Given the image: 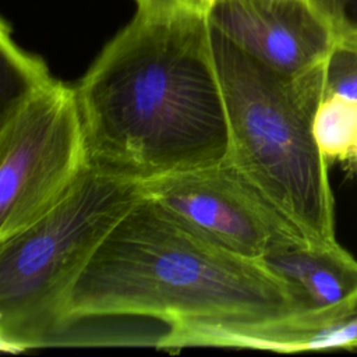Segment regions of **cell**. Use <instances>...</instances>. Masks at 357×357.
I'll list each match as a JSON object with an SVG mask.
<instances>
[{"instance_id": "10", "label": "cell", "mask_w": 357, "mask_h": 357, "mask_svg": "<svg viewBox=\"0 0 357 357\" xmlns=\"http://www.w3.org/2000/svg\"><path fill=\"white\" fill-rule=\"evenodd\" d=\"M312 135L328 163H344L357 144V100L322 98L312 116Z\"/></svg>"}, {"instance_id": "12", "label": "cell", "mask_w": 357, "mask_h": 357, "mask_svg": "<svg viewBox=\"0 0 357 357\" xmlns=\"http://www.w3.org/2000/svg\"><path fill=\"white\" fill-rule=\"evenodd\" d=\"M138 11L145 15H173L181 13L206 14L209 0H135Z\"/></svg>"}, {"instance_id": "4", "label": "cell", "mask_w": 357, "mask_h": 357, "mask_svg": "<svg viewBox=\"0 0 357 357\" xmlns=\"http://www.w3.org/2000/svg\"><path fill=\"white\" fill-rule=\"evenodd\" d=\"M142 183L89 166L36 220L0 240V346L45 347L75 278L117 222L144 198Z\"/></svg>"}, {"instance_id": "7", "label": "cell", "mask_w": 357, "mask_h": 357, "mask_svg": "<svg viewBox=\"0 0 357 357\" xmlns=\"http://www.w3.org/2000/svg\"><path fill=\"white\" fill-rule=\"evenodd\" d=\"M206 18L245 54L291 79L317 70L340 40L324 0H209Z\"/></svg>"}, {"instance_id": "3", "label": "cell", "mask_w": 357, "mask_h": 357, "mask_svg": "<svg viewBox=\"0 0 357 357\" xmlns=\"http://www.w3.org/2000/svg\"><path fill=\"white\" fill-rule=\"evenodd\" d=\"M211 39L229 119L227 162L310 245L339 244L329 163L312 135L322 64L291 79L245 54L212 25Z\"/></svg>"}, {"instance_id": "2", "label": "cell", "mask_w": 357, "mask_h": 357, "mask_svg": "<svg viewBox=\"0 0 357 357\" xmlns=\"http://www.w3.org/2000/svg\"><path fill=\"white\" fill-rule=\"evenodd\" d=\"M74 89L88 166L99 173L146 183L227 160L206 14L137 13Z\"/></svg>"}, {"instance_id": "1", "label": "cell", "mask_w": 357, "mask_h": 357, "mask_svg": "<svg viewBox=\"0 0 357 357\" xmlns=\"http://www.w3.org/2000/svg\"><path fill=\"white\" fill-rule=\"evenodd\" d=\"M298 314L293 291L264 261L227 250L144 195L75 278L45 347L280 353Z\"/></svg>"}, {"instance_id": "11", "label": "cell", "mask_w": 357, "mask_h": 357, "mask_svg": "<svg viewBox=\"0 0 357 357\" xmlns=\"http://www.w3.org/2000/svg\"><path fill=\"white\" fill-rule=\"evenodd\" d=\"M322 98L336 95L357 100V46L339 40L321 66Z\"/></svg>"}, {"instance_id": "6", "label": "cell", "mask_w": 357, "mask_h": 357, "mask_svg": "<svg viewBox=\"0 0 357 357\" xmlns=\"http://www.w3.org/2000/svg\"><path fill=\"white\" fill-rule=\"evenodd\" d=\"M145 195L206 237L252 259L308 244L227 160L142 183Z\"/></svg>"}, {"instance_id": "5", "label": "cell", "mask_w": 357, "mask_h": 357, "mask_svg": "<svg viewBox=\"0 0 357 357\" xmlns=\"http://www.w3.org/2000/svg\"><path fill=\"white\" fill-rule=\"evenodd\" d=\"M88 167L75 89L52 75L1 105L0 240L54 206Z\"/></svg>"}, {"instance_id": "13", "label": "cell", "mask_w": 357, "mask_h": 357, "mask_svg": "<svg viewBox=\"0 0 357 357\" xmlns=\"http://www.w3.org/2000/svg\"><path fill=\"white\" fill-rule=\"evenodd\" d=\"M331 11L340 39L357 46V0H324Z\"/></svg>"}, {"instance_id": "9", "label": "cell", "mask_w": 357, "mask_h": 357, "mask_svg": "<svg viewBox=\"0 0 357 357\" xmlns=\"http://www.w3.org/2000/svg\"><path fill=\"white\" fill-rule=\"evenodd\" d=\"M357 350V293L328 312L289 322L283 353Z\"/></svg>"}, {"instance_id": "8", "label": "cell", "mask_w": 357, "mask_h": 357, "mask_svg": "<svg viewBox=\"0 0 357 357\" xmlns=\"http://www.w3.org/2000/svg\"><path fill=\"white\" fill-rule=\"evenodd\" d=\"M262 261L293 291L300 307L297 317L328 312L357 293V259L340 244L290 245Z\"/></svg>"}, {"instance_id": "14", "label": "cell", "mask_w": 357, "mask_h": 357, "mask_svg": "<svg viewBox=\"0 0 357 357\" xmlns=\"http://www.w3.org/2000/svg\"><path fill=\"white\" fill-rule=\"evenodd\" d=\"M344 167H346V170H349L350 173L357 174V144H356L353 152L350 153V156L347 158V160L344 162Z\"/></svg>"}]
</instances>
